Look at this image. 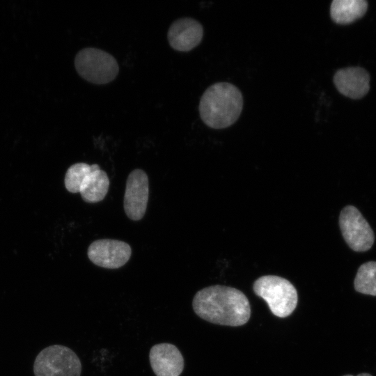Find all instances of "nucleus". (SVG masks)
I'll return each mask as SVG.
<instances>
[{"label":"nucleus","instance_id":"nucleus-1","mask_svg":"<svg viewBox=\"0 0 376 376\" xmlns=\"http://www.w3.org/2000/svg\"><path fill=\"white\" fill-rule=\"evenodd\" d=\"M195 313L212 324L239 327L251 316V306L246 296L235 288L214 285L198 290L192 301Z\"/></svg>","mask_w":376,"mask_h":376},{"label":"nucleus","instance_id":"nucleus-2","mask_svg":"<svg viewBox=\"0 0 376 376\" xmlns=\"http://www.w3.org/2000/svg\"><path fill=\"white\" fill-rule=\"evenodd\" d=\"M242 108L240 91L227 82L209 86L202 95L198 107L201 120L213 129H223L233 125L240 117Z\"/></svg>","mask_w":376,"mask_h":376},{"label":"nucleus","instance_id":"nucleus-3","mask_svg":"<svg viewBox=\"0 0 376 376\" xmlns=\"http://www.w3.org/2000/svg\"><path fill=\"white\" fill-rule=\"evenodd\" d=\"M65 187L71 193L79 192L82 199L89 203H97L106 196L109 179L97 164L79 162L69 167L65 179Z\"/></svg>","mask_w":376,"mask_h":376},{"label":"nucleus","instance_id":"nucleus-4","mask_svg":"<svg viewBox=\"0 0 376 376\" xmlns=\"http://www.w3.org/2000/svg\"><path fill=\"white\" fill-rule=\"evenodd\" d=\"M253 290L267 302L271 312L276 317L286 318L297 307V290L285 278L275 275L262 276L253 282Z\"/></svg>","mask_w":376,"mask_h":376},{"label":"nucleus","instance_id":"nucleus-5","mask_svg":"<svg viewBox=\"0 0 376 376\" xmlns=\"http://www.w3.org/2000/svg\"><path fill=\"white\" fill-rule=\"evenodd\" d=\"M35 376H80L81 361L70 348L52 345L42 350L33 362Z\"/></svg>","mask_w":376,"mask_h":376},{"label":"nucleus","instance_id":"nucleus-6","mask_svg":"<svg viewBox=\"0 0 376 376\" xmlns=\"http://www.w3.org/2000/svg\"><path fill=\"white\" fill-rule=\"evenodd\" d=\"M77 73L95 84H105L118 75L119 68L116 58L102 49L87 47L80 50L75 58Z\"/></svg>","mask_w":376,"mask_h":376},{"label":"nucleus","instance_id":"nucleus-7","mask_svg":"<svg viewBox=\"0 0 376 376\" xmlns=\"http://www.w3.org/2000/svg\"><path fill=\"white\" fill-rule=\"evenodd\" d=\"M338 222L343 237L352 250L364 252L372 247L375 242L374 232L355 206L344 207L340 212Z\"/></svg>","mask_w":376,"mask_h":376},{"label":"nucleus","instance_id":"nucleus-8","mask_svg":"<svg viewBox=\"0 0 376 376\" xmlns=\"http://www.w3.org/2000/svg\"><path fill=\"white\" fill-rule=\"evenodd\" d=\"M149 198V182L146 173L134 169L128 175L123 199L124 210L133 221L141 219L146 211Z\"/></svg>","mask_w":376,"mask_h":376},{"label":"nucleus","instance_id":"nucleus-9","mask_svg":"<svg viewBox=\"0 0 376 376\" xmlns=\"http://www.w3.org/2000/svg\"><path fill=\"white\" fill-rule=\"evenodd\" d=\"M88 257L97 266L118 269L130 258L131 246L118 240L100 239L93 242L88 248Z\"/></svg>","mask_w":376,"mask_h":376},{"label":"nucleus","instance_id":"nucleus-10","mask_svg":"<svg viewBox=\"0 0 376 376\" xmlns=\"http://www.w3.org/2000/svg\"><path fill=\"white\" fill-rule=\"evenodd\" d=\"M149 360L156 376H180L185 367L182 353L175 345L169 343L153 345L150 350Z\"/></svg>","mask_w":376,"mask_h":376},{"label":"nucleus","instance_id":"nucleus-11","mask_svg":"<svg viewBox=\"0 0 376 376\" xmlns=\"http://www.w3.org/2000/svg\"><path fill=\"white\" fill-rule=\"evenodd\" d=\"M203 28L200 22L191 17H182L170 26L167 38L170 46L179 52H189L202 40Z\"/></svg>","mask_w":376,"mask_h":376},{"label":"nucleus","instance_id":"nucleus-12","mask_svg":"<svg viewBox=\"0 0 376 376\" xmlns=\"http://www.w3.org/2000/svg\"><path fill=\"white\" fill-rule=\"evenodd\" d=\"M370 75L361 67H348L337 70L334 83L343 95L352 99H360L368 92Z\"/></svg>","mask_w":376,"mask_h":376},{"label":"nucleus","instance_id":"nucleus-13","mask_svg":"<svg viewBox=\"0 0 376 376\" xmlns=\"http://www.w3.org/2000/svg\"><path fill=\"white\" fill-rule=\"evenodd\" d=\"M367 8L366 0H334L330 6V15L336 24H347L361 17Z\"/></svg>","mask_w":376,"mask_h":376},{"label":"nucleus","instance_id":"nucleus-14","mask_svg":"<svg viewBox=\"0 0 376 376\" xmlns=\"http://www.w3.org/2000/svg\"><path fill=\"white\" fill-rule=\"evenodd\" d=\"M354 287L358 292L376 296V261L364 263L359 267Z\"/></svg>","mask_w":376,"mask_h":376},{"label":"nucleus","instance_id":"nucleus-15","mask_svg":"<svg viewBox=\"0 0 376 376\" xmlns=\"http://www.w3.org/2000/svg\"><path fill=\"white\" fill-rule=\"evenodd\" d=\"M343 376H353V375H343ZM357 376H372V375L368 374V373H360V374L357 375Z\"/></svg>","mask_w":376,"mask_h":376}]
</instances>
